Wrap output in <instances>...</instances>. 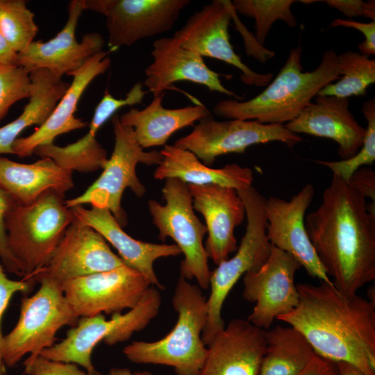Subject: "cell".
<instances>
[{
	"label": "cell",
	"mask_w": 375,
	"mask_h": 375,
	"mask_svg": "<svg viewBox=\"0 0 375 375\" xmlns=\"http://www.w3.org/2000/svg\"><path fill=\"white\" fill-rule=\"evenodd\" d=\"M331 8H334L348 17L363 16L375 21V1L370 0H324Z\"/></svg>",
	"instance_id": "39"
},
{
	"label": "cell",
	"mask_w": 375,
	"mask_h": 375,
	"mask_svg": "<svg viewBox=\"0 0 375 375\" xmlns=\"http://www.w3.org/2000/svg\"><path fill=\"white\" fill-rule=\"evenodd\" d=\"M294 0H234L231 5L240 14L255 20L256 39L261 46L265 43L272 24L282 20L290 27L297 26V19L291 11Z\"/></svg>",
	"instance_id": "33"
},
{
	"label": "cell",
	"mask_w": 375,
	"mask_h": 375,
	"mask_svg": "<svg viewBox=\"0 0 375 375\" xmlns=\"http://www.w3.org/2000/svg\"><path fill=\"white\" fill-rule=\"evenodd\" d=\"M112 124L114 148L101 174L82 194L65 200V203L69 208L83 204L106 208L123 227L127 223L122 207L124 190L129 188L138 197L146 192V188L136 174L138 164L158 165L162 155L160 151H144L135 138L133 128L122 125L117 113L112 117Z\"/></svg>",
	"instance_id": "9"
},
{
	"label": "cell",
	"mask_w": 375,
	"mask_h": 375,
	"mask_svg": "<svg viewBox=\"0 0 375 375\" xmlns=\"http://www.w3.org/2000/svg\"><path fill=\"white\" fill-rule=\"evenodd\" d=\"M366 199L375 203V172L371 168L361 167L356 170L347 183Z\"/></svg>",
	"instance_id": "41"
},
{
	"label": "cell",
	"mask_w": 375,
	"mask_h": 375,
	"mask_svg": "<svg viewBox=\"0 0 375 375\" xmlns=\"http://www.w3.org/2000/svg\"><path fill=\"white\" fill-rule=\"evenodd\" d=\"M237 192L245 207L246 231L235 254L210 272L207 319L201 336L206 346L225 327L222 310L231 289L245 273L260 269L271 253L266 234V198L253 186Z\"/></svg>",
	"instance_id": "6"
},
{
	"label": "cell",
	"mask_w": 375,
	"mask_h": 375,
	"mask_svg": "<svg viewBox=\"0 0 375 375\" xmlns=\"http://www.w3.org/2000/svg\"><path fill=\"white\" fill-rule=\"evenodd\" d=\"M17 202L0 187V260L6 272L24 276L22 267L11 253L6 226V215Z\"/></svg>",
	"instance_id": "36"
},
{
	"label": "cell",
	"mask_w": 375,
	"mask_h": 375,
	"mask_svg": "<svg viewBox=\"0 0 375 375\" xmlns=\"http://www.w3.org/2000/svg\"><path fill=\"white\" fill-rule=\"evenodd\" d=\"M107 375H153L148 371H132L126 367H112Z\"/></svg>",
	"instance_id": "44"
},
{
	"label": "cell",
	"mask_w": 375,
	"mask_h": 375,
	"mask_svg": "<svg viewBox=\"0 0 375 375\" xmlns=\"http://www.w3.org/2000/svg\"><path fill=\"white\" fill-rule=\"evenodd\" d=\"M65 197L49 190L31 204L16 203L6 215L8 246L25 280L47 265L76 218Z\"/></svg>",
	"instance_id": "5"
},
{
	"label": "cell",
	"mask_w": 375,
	"mask_h": 375,
	"mask_svg": "<svg viewBox=\"0 0 375 375\" xmlns=\"http://www.w3.org/2000/svg\"><path fill=\"white\" fill-rule=\"evenodd\" d=\"M32 82L30 74L19 65H0V120L10 106L29 98Z\"/></svg>",
	"instance_id": "35"
},
{
	"label": "cell",
	"mask_w": 375,
	"mask_h": 375,
	"mask_svg": "<svg viewBox=\"0 0 375 375\" xmlns=\"http://www.w3.org/2000/svg\"><path fill=\"white\" fill-rule=\"evenodd\" d=\"M266 344L265 330L233 319L207 346L198 375H259Z\"/></svg>",
	"instance_id": "20"
},
{
	"label": "cell",
	"mask_w": 375,
	"mask_h": 375,
	"mask_svg": "<svg viewBox=\"0 0 375 375\" xmlns=\"http://www.w3.org/2000/svg\"><path fill=\"white\" fill-rule=\"evenodd\" d=\"M316 1H315V0H309V1H307V0H302V1H300V2L303 3H306V4H308V3H312L316 2Z\"/></svg>",
	"instance_id": "46"
},
{
	"label": "cell",
	"mask_w": 375,
	"mask_h": 375,
	"mask_svg": "<svg viewBox=\"0 0 375 375\" xmlns=\"http://www.w3.org/2000/svg\"><path fill=\"white\" fill-rule=\"evenodd\" d=\"M308 238L335 288L347 297L375 279V203L333 175L305 217Z\"/></svg>",
	"instance_id": "1"
},
{
	"label": "cell",
	"mask_w": 375,
	"mask_h": 375,
	"mask_svg": "<svg viewBox=\"0 0 375 375\" xmlns=\"http://www.w3.org/2000/svg\"><path fill=\"white\" fill-rule=\"evenodd\" d=\"M165 204L148 201L153 224L158 230V238H171L184 255L181 262V276L195 278L200 288H209L210 272L203 238L207 228L194 212L192 197L188 185L171 178L165 179L162 188Z\"/></svg>",
	"instance_id": "10"
},
{
	"label": "cell",
	"mask_w": 375,
	"mask_h": 375,
	"mask_svg": "<svg viewBox=\"0 0 375 375\" xmlns=\"http://www.w3.org/2000/svg\"><path fill=\"white\" fill-rule=\"evenodd\" d=\"M301 267L292 256L272 245L265 264L243 275L242 297L256 303L248 317L251 324L269 330L277 317L297 306L299 293L294 276Z\"/></svg>",
	"instance_id": "14"
},
{
	"label": "cell",
	"mask_w": 375,
	"mask_h": 375,
	"mask_svg": "<svg viewBox=\"0 0 375 375\" xmlns=\"http://www.w3.org/2000/svg\"><path fill=\"white\" fill-rule=\"evenodd\" d=\"M340 78L319 91L317 96L348 98L362 96L375 83V60L357 51H347L338 56Z\"/></svg>",
	"instance_id": "31"
},
{
	"label": "cell",
	"mask_w": 375,
	"mask_h": 375,
	"mask_svg": "<svg viewBox=\"0 0 375 375\" xmlns=\"http://www.w3.org/2000/svg\"><path fill=\"white\" fill-rule=\"evenodd\" d=\"M151 285L141 273L124 265L65 281L61 287L77 316L84 317L130 310L140 303Z\"/></svg>",
	"instance_id": "13"
},
{
	"label": "cell",
	"mask_w": 375,
	"mask_h": 375,
	"mask_svg": "<svg viewBox=\"0 0 375 375\" xmlns=\"http://www.w3.org/2000/svg\"><path fill=\"white\" fill-rule=\"evenodd\" d=\"M35 14L24 0H0V31L18 53L26 49L38 32Z\"/></svg>",
	"instance_id": "32"
},
{
	"label": "cell",
	"mask_w": 375,
	"mask_h": 375,
	"mask_svg": "<svg viewBox=\"0 0 375 375\" xmlns=\"http://www.w3.org/2000/svg\"><path fill=\"white\" fill-rule=\"evenodd\" d=\"M189 0H83L84 10L103 15L113 52L170 31Z\"/></svg>",
	"instance_id": "12"
},
{
	"label": "cell",
	"mask_w": 375,
	"mask_h": 375,
	"mask_svg": "<svg viewBox=\"0 0 375 375\" xmlns=\"http://www.w3.org/2000/svg\"><path fill=\"white\" fill-rule=\"evenodd\" d=\"M234 9L231 1L215 0L194 12L173 38L183 48L201 57H210L231 65L242 72L247 85H266L272 74H260L247 66L230 42L228 26Z\"/></svg>",
	"instance_id": "16"
},
{
	"label": "cell",
	"mask_w": 375,
	"mask_h": 375,
	"mask_svg": "<svg viewBox=\"0 0 375 375\" xmlns=\"http://www.w3.org/2000/svg\"><path fill=\"white\" fill-rule=\"evenodd\" d=\"M362 112L367 122L363 144L358 153L350 158L339 161L315 160L329 168L333 175L348 183L351 175L362 166L372 165L375 160V99L362 105Z\"/></svg>",
	"instance_id": "34"
},
{
	"label": "cell",
	"mask_w": 375,
	"mask_h": 375,
	"mask_svg": "<svg viewBox=\"0 0 375 375\" xmlns=\"http://www.w3.org/2000/svg\"><path fill=\"white\" fill-rule=\"evenodd\" d=\"M193 208L204 217L208 238L204 249L218 265L238 249L235 228L246 217L244 203L236 190L215 184H188Z\"/></svg>",
	"instance_id": "19"
},
{
	"label": "cell",
	"mask_w": 375,
	"mask_h": 375,
	"mask_svg": "<svg viewBox=\"0 0 375 375\" xmlns=\"http://www.w3.org/2000/svg\"><path fill=\"white\" fill-rule=\"evenodd\" d=\"M299 375H341L336 362L315 353L312 358Z\"/></svg>",
	"instance_id": "42"
},
{
	"label": "cell",
	"mask_w": 375,
	"mask_h": 375,
	"mask_svg": "<svg viewBox=\"0 0 375 375\" xmlns=\"http://www.w3.org/2000/svg\"><path fill=\"white\" fill-rule=\"evenodd\" d=\"M285 127L294 133L329 138L338 144V156L346 160L356 155L363 144L365 128L349 109V99L316 96L299 115Z\"/></svg>",
	"instance_id": "23"
},
{
	"label": "cell",
	"mask_w": 375,
	"mask_h": 375,
	"mask_svg": "<svg viewBox=\"0 0 375 375\" xmlns=\"http://www.w3.org/2000/svg\"><path fill=\"white\" fill-rule=\"evenodd\" d=\"M341 375H364L356 367L345 362H337Z\"/></svg>",
	"instance_id": "45"
},
{
	"label": "cell",
	"mask_w": 375,
	"mask_h": 375,
	"mask_svg": "<svg viewBox=\"0 0 375 375\" xmlns=\"http://www.w3.org/2000/svg\"><path fill=\"white\" fill-rule=\"evenodd\" d=\"M24 374L26 375H91L74 363L51 360L39 356L35 359H26Z\"/></svg>",
	"instance_id": "38"
},
{
	"label": "cell",
	"mask_w": 375,
	"mask_h": 375,
	"mask_svg": "<svg viewBox=\"0 0 375 375\" xmlns=\"http://www.w3.org/2000/svg\"><path fill=\"white\" fill-rule=\"evenodd\" d=\"M0 65H17V53L0 31Z\"/></svg>",
	"instance_id": "43"
},
{
	"label": "cell",
	"mask_w": 375,
	"mask_h": 375,
	"mask_svg": "<svg viewBox=\"0 0 375 375\" xmlns=\"http://www.w3.org/2000/svg\"><path fill=\"white\" fill-rule=\"evenodd\" d=\"M265 338L259 375H299L315 354L306 338L291 326L265 331Z\"/></svg>",
	"instance_id": "29"
},
{
	"label": "cell",
	"mask_w": 375,
	"mask_h": 375,
	"mask_svg": "<svg viewBox=\"0 0 375 375\" xmlns=\"http://www.w3.org/2000/svg\"><path fill=\"white\" fill-rule=\"evenodd\" d=\"M301 52L300 45L291 49L283 67L261 93L245 101L222 100L214 106V115L263 124L293 120L320 90L340 78L338 55L334 50L326 51L319 66L311 72H303Z\"/></svg>",
	"instance_id": "3"
},
{
	"label": "cell",
	"mask_w": 375,
	"mask_h": 375,
	"mask_svg": "<svg viewBox=\"0 0 375 375\" xmlns=\"http://www.w3.org/2000/svg\"><path fill=\"white\" fill-rule=\"evenodd\" d=\"M72 172L49 158L24 164L0 155V187L21 205L35 202L49 190L65 196L74 186Z\"/></svg>",
	"instance_id": "25"
},
{
	"label": "cell",
	"mask_w": 375,
	"mask_h": 375,
	"mask_svg": "<svg viewBox=\"0 0 375 375\" xmlns=\"http://www.w3.org/2000/svg\"><path fill=\"white\" fill-rule=\"evenodd\" d=\"M1 263H0V375H6L5 364L2 354L3 335L1 321L12 297L17 292L27 294L32 290L34 283L22 278L19 281L10 279Z\"/></svg>",
	"instance_id": "37"
},
{
	"label": "cell",
	"mask_w": 375,
	"mask_h": 375,
	"mask_svg": "<svg viewBox=\"0 0 375 375\" xmlns=\"http://www.w3.org/2000/svg\"><path fill=\"white\" fill-rule=\"evenodd\" d=\"M160 153L162 160L153 172L156 179L174 178L186 184H215L237 191L252 186L253 172L249 167L227 164L222 168H212L202 163L191 151L170 144L163 146Z\"/></svg>",
	"instance_id": "27"
},
{
	"label": "cell",
	"mask_w": 375,
	"mask_h": 375,
	"mask_svg": "<svg viewBox=\"0 0 375 375\" xmlns=\"http://www.w3.org/2000/svg\"><path fill=\"white\" fill-rule=\"evenodd\" d=\"M126 265L94 229L76 217L69 226L47 265L33 274V283L65 281Z\"/></svg>",
	"instance_id": "15"
},
{
	"label": "cell",
	"mask_w": 375,
	"mask_h": 375,
	"mask_svg": "<svg viewBox=\"0 0 375 375\" xmlns=\"http://www.w3.org/2000/svg\"><path fill=\"white\" fill-rule=\"evenodd\" d=\"M278 141L290 148L303 141L281 124L256 120H215L212 115L202 118L193 131L173 144L193 153L204 165L212 167L217 158L228 153H244L253 144Z\"/></svg>",
	"instance_id": "11"
},
{
	"label": "cell",
	"mask_w": 375,
	"mask_h": 375,
	"mask_svg": "<svg viewBox=\"0 0 375 375\" xmlns=\"http://www.w3.org/2000/svg\"><path fill=\"white\" fill-rule=\"evenodd\" d=\"M110 50L97 53L79 69L67 74L73 77L72 82L49 117L33 133L18 138L14 142V154L21 157L30 156L37 147L53 143L57 136L87 126V122L75 117L77 104L89 84L110 67Z\"/></svg>",
	"instance_id": "22"
},
{
	"label": "cell",
	"mask_w": 375,
	"mask_h": 375,
	"mask_svg": "<svg viewBox=\"0 0 375 375\" xmlns=\"http://www.w3.org/2000/svg\"><path fill=\"white\" fill-rule=\"evenodd\" d=\"M32 296L22 298L20 314L12 330L3 337L2 354L6 366H15L29 354L28 360L55 344L56 334L62 327L77 324L78 317L66 299L61 285L41 280Z\"/></svg>",
	"instance_id": "8"
},
{
	"label": "cell",
	"mask_w": 375,
	"mask_h": 375,
	"mask_svg": "<svg viewBox=\"0 0 375 375\" xmlns=\"http://www.w3.org/2000/svg\"><path fill=\"white\" fill-rule=\"evenodd\" d=\"M152 62L145 69L144 85L153 97L162 94L174 83L190 81L217 92L242 99L222 83L223 74L210 69L203 58L180 46L173 38H162L154 41L151 51Z\"/></svg>",
	"instance_id": "21"
},
{
	"label": "cell",
	"mask_w": 375,
	"mask_h": 375,
	"mask_svg": "<svg viewBox=\"0 0 375 375\" xmlns=\"http://www.w3.org/2000/svg\"><path fill=\"white\" fill-rule=\"evenodd\" d=\"M83 10V0L71 1L64 27L49 40L33 41L18 53L17 65L29 74L44 69L62 78L64 74L79 69L90 58L103 51L105 40L98 33L83 35L81 42L76 38V26Z\"/></svg>",
	"instance_id": "18"
},
{
	"label": "cell",
	"mask_w": 375,
	"mask_h": 375,
	"mask_svg": "<svg viewBox=\"0 0 375 375\" xmlns=\"http://www.w3.org/2000/svg\"><path fill=\"white\" fill-rule=\"evenodd\" d=\"M159 289L151 285L140 303L124 314L115 313L107 320L101 313L81 317L58 344L44 349L40 356L51 360L74 363L91 375H101L92 361L94 347L103 341L112 346L128 340L155 318L161 306Z\"/></svg>",
	"instance_id": "7"
},
{
	"label": "cell",
	"mask_w": 375,
	"mask_h": 375,
	"mask_svg": "<svg viewBox=\"0 0 375 375\" xmlns=\"http://www.w3.org/2000/svg\"><path fill=\"white\" fill-rule=\"evenodd\" d=\"M30 78L32 85L28 103L17 119L0 128V155L14 154L12 144L19 134L27 127L42 126L70 85L44 69L31 72Z\"/></svg>",
	"instance_id": "28"
},
{
	"label": "cell",
	"mask_w": 375,
	"mask_h": 375,
	"mask_svg": "<svg viewBox=\"0 0 375 375\" xmlns=\"http://www.w3.org/2000/svg\"><path fill=\"white\" fill-rule=\"evenodd\" d=\"M97 130L90 126L88 132L78 140L67 146L53 143L37 147L33 153L49 158L61 168L80 172H91L103 169L108 160L106 150L96 139Z\"/></svg>",
	"instance_id": "30"
},
{
	"label": "cell",
	"mask_w": 375,
	"mask_h": 375,
	"mask_svg": "<svg viewBox=\"0 0 375 375\" xmlns=\"http://www.w3.org/2000/svg\"><path fill=\"white\" fill-rule=\"evenodd\" d=\"M162 97L163 94L154 96L144 109L133 108L119 116L122 125L133 128L135 138L143 149L165 146L175 132L194 126L210 115L201 103L174 109L165 108Z\"/></svg>",
	"instance_id": "26"
},
{
	"label": "cell",
	"mask_w": 375,
	"mask_h": 375,
	"mask_svg": "<svg viewBox=\"0 0 375 375\" xmlns=\"http://www.w3.org/2000/svg\"><path fill=\"white\" fill-rule=\"evenodd\" d=\"M207 299L201 288L180 276L172 297L176 323L164 338L154 342L133 341L123 353L137 364L172 367L176 375H198L207 354L202 333L207 319Z\"/></svg>",
	"instance_id": "4"
},
{
	"label": "cell",
	"mask_w": 375,
	"mask_h": 375,
	"mask_svg": "<svg viewBox=\"0 0 375 375\" xmlns=\"http://www.w3.org/2000/svg\"><path fill=\"white\" fill-rule=\"evenodd\" d=\"M296 286L297 306L276 319L301 333L315 353L375 375V303L324 282Z\"/></svg>",
	"instance_id": "2"
},
{
	"label": "cell",
	"mask_w": 375,
	"mask_h": 375,
	"mask_svg": "<svg viewBox=\"0 0 375 375\" xmlns=\"http://www.w3.org/2000/svg\"><path fill=\"white\" fill-rule=\"evenodd\" d=\"M314 194L312 185L308 183L290 201L266 199L267 238L272 245L292 256L310 276L333 285L305 227V213Z\"/></svg>",
	"instance_id": "17"
},
{
	"label": "cell",
	"mask_w": 375,
	"mask_h": 375,
	"mask_svg": "<svg viewBox=\"0 0 375 375\" xmlns=\"http://www.w3.org/2000/svg\"><path fill=\"white\" fill-rule=\"evenodd\" d=\"M74 216L97 231L117 251L124 264L144 275L151 285L159 290L164 286L153 269L154 262L160 258L178 256L181 251L175 244H156L138 240L128 235L106 208L83 206L70 208Z\"/></svg>",
	"instance_id": "24"
},
{
	"label": "cell",
	"mask_w": 375,
	"mask_h": 375,
	"mask_svg": "<svg viewBox=\"0 0 375 375\" xmlns=\"http://www.w3.org/2000/svg\"><path fill=\"white\" fill-rule=\"evenodd\" d=\"M331 26H344L359 30L365 36V40L358 47L360 53L367 56L375 54V21L364 23L352 19H335L331 22Z\"/></svg>",
	"instance_id": "40"
}]
</instances>
